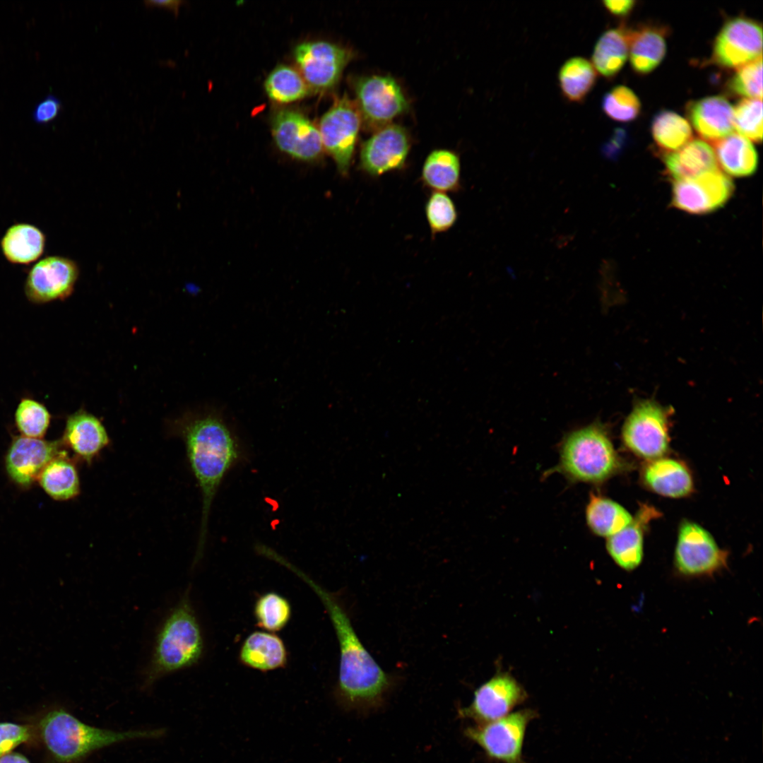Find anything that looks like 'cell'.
<instances>
[{
    "label": "cell",
    "instance_id": "7a4b0ae2",
    "mask_svg": "<svg viewBox=\"0 0 763 763\" xmlns=\"http://www.w3.org/2000/svg\"><path fill=\"white\" fill-rule=\"evenodd\" d=\"M173 430L185 444L187 459L202 497V512L197 563L204 549L213 502L228 473L243 458V449L236 434L220 413H189L174 424Z\"/></svg>",
    "mask_w": 763,
    "mask_h": 763
},
{
    "label": "cell",
    "instance_id": "277c9868",
    "mask_svg": "<svg viewBox=\"0 0 763 763\" xmlns=\"http://www.w3.org/2000/svg\"><path fill=\"white\" fill-rule=\"evenodd\" d=\"M40 731L47 748L59 763H76L117 743L163 734L161 729L117 731L94 727L61 709L50 711L42 718Z\"/></svg>",
    "mask_w": 763,
    "mask_h": 763
},
{
    "label": "cell",
    "instance_id": "1f68e13d",
    "mask_svg": "<svg viewBox=\"0 0 763 763\" xmlns=\"http://www.w3.org/2000/svg\"><path fill=\"white\" fill-rule=\"evenodd\" d=\"M597 74L593 64L586 59L574 57L561 66L558 81L563 96L569 101L581 102L593 88Z\"/></svg>",
    "mask_w": 763,
    "mask_h": 763
},
{
    "label": "cell",
    "instance_id": "7bdbcfd3",
    "mask_svg": "<svg viewBox=\"0 0 763 763\" xmlns=\"http://www.w3.org/2000/svg\"><path fill=\"white\" fill-rule=\"evenodd\" d=\"M636 1L632 0H621V1H603V4L604 7L611 14L623 17L628 15L634 7Z\"/></svg>",
    "mask_w": 763,
    "mask_h": 763
},
{
    "label": "cell",
    "instance_id": "484cf974",
    "mask_svg": "<svg viewBox=\"0 0 763 763\" xmlns=\"http://www.w3.org/2000/svg\"><path fill=\"white\" fill-rule=\"evenodd\" d=\"M45 233L34 225L18 223L10 226L1 239L0 247L5 259L13 264L28 265L44 253Z\"/></svg>",
    "mask_w": 763,
    "mask_h": 763
},
{
    "label": "cell",
    "instance_id": "e575fe53",
    "mask_svg": "<svg viewBox=\"0 0 763 763\" xmlns=\"http://www.w3.org/2000/svg\"><path fill=\"white\" fill-rule=\"evenodd\" d=\"M52 416L41 402L30 397L22 398L16 409L14 420L22 436L42 439L49 427Z\"/></svg>",
    "mask_w": 763,
    "mask_h": 763
},
{
    "label": "cell",
    "instance_id": "4316f807",
    "mask_svg": "<svg viewBox=\"0 0 763 763\" xmlns=\"http://www.w3.org/2000/svg\"><path fill=\"white\" fill-rule=\"evenodd\" d=\"M421 180L425 187L434 191H457L461 188V162L459 155L445 148L432 150L424 161Z\"/></svg>",
    "mask_w": 763,
    "mask_h": 763
},
{
    "label": "cell",
    "instance_id": "f35d334b",
    "mask_svg": "<svg viewBox=\"0 0 763 763\" xmlns=\"http://www.w3.org/2000/svg\"><path fill=\"white\" fill-rule=\"evenodd\" d=\"M425 213L433 235L444 232L456 223L458 213L450 196L444 192L433 191L428 197Z\"/></svg>",
    "mask_w": 763,
    "mask_h": 763
},
{
    "label": "cell",
    "instance_id": "4fadbf2b",
    "mask_svg": "<svg viewBox=\"0 0 763 763\" xmlns=\"http://www.w3.org/2000/svg\"><path fill=\"white\" fill-rule=\"evenodd\" d=\"M78 275V266L73 260L47 256L29 269L24 284L25 295L35 304L63 300L72 294Z\"/></svg>",
    "mask_w": 763,
    "mask_h": 763
},
{
    "label": "cell",
    "instance_id": "7402d4cb",
    "mask_svg": "<svg viewBox=\"0 0 763 763\" xmlns=\"http://www.w3.org/2000/svg\"><path fill=\"white\" fill-rule=\"evenodd\" d=\"M667 33V28L651 24L630 29L629 57L637 73L648 74L661 64L666 53Z\"/></svg>",
    "mask_w": 763,
    "mask_h": 763
},
{
    "label": "cell",
    "instance_id": "8fae6325",
    "mask_svg": "<svg viewBox=\"0 0 763 763\" xmlns=\"http://www.w3.org/2000/svg\"><path fill=\"white\" fill-rule=\"evenodd\" d=\"M353 56L346 47L321 40L302 42L294 50L299 72L309 88L318 90L335 86Z\"/></svg>",
    "mask_w": 763,
    "mask_h": 763
},
{
    "label": "cell",
    "instance_id": "60d3db41",
    "mask_svg": "<svg viewBox=\"0 0 763 763\" xmlns=\"http://www.w3.org/2000/svg\"><path fill=\"white\" fill-rule=\"evenodd\" d=\"M30 736L29 727L13 723H0V757L10 753Z\"/></svg>",
    "mask_w": 763,
    "mask_h": 763
},
{
    "label": "cell",
    "instance_id": "cb8c5ba5",
    "mask_svg": "<svg viewBox=\"0 0 763 763\" xmlns=\"http://www.w3.org/2000/svg\"><path fill=\"white\" fill-rule=\"evenodd\" d=\"M239 659L247 667L266 672L285 667L288 651L283 640L276 634L256 631L244 639Z\"/></svg>",
    "mask_w": 763,
    "mask_h": 763
},
{
    "label": "cell",
    "instance_id": "52a82bcc",
    "mask_svg": "<svg viewBox=\"0 0 763 763\" xmlns=\"http://www.w3.org/2000/svg\"><path fill=\"white\" fill-rule=\"evenodd\" d=\"M622 437L637 456L651 461L661 458L669 444L666 409L650 400L639 401L623 425Z\"/></svg>",
    "mask_w": 763,
    "mask_h": 763
},
{
    "label": "cell",
    "instance_id": "836d02e7",
    "mask_svg": "<svg viewBox=\"0 0 763 763\" xmlns=\"http://www.w3.org/2000/svg\"><path fill=\"white\" fill-rule=\"evenodd\" d=\"M264 87L268 96L279 103L299 100L307 95L309 90L300 73L285 64L278 65L271 71Z\"/></svg>",
    "mask_w": 763,
    "mask_h": 763
},
{
    "label": "cell",
    "instance_id": "b9f144b4",
    "mask_svg": "<svg viewBox=\"0 0 763 763\" xmlns=\"http://www.w3.org/2000/svg\"><path fill=\"white\" fill-rule=\"evenodd\" d=\"M62 107L61 101L49 93L34 107L31 117L35 124L47 125L59 116Z\"/></svg>",
    "mask_w": 763,
    "mask_h": 763
},
{
    "label": "cell",
    "instance_id": "9c48e42d",
    "mask_svg": "<svg viewBox=\"0 0 763 763\" xmlns=\"http://www.w3.org/2000/svg\"><path fill=\"white\" fill-rule=\"evenodd\" d=\"M360 124L356 104L345 94L337 98L320 119L318 129L323 147L342 175L348 174Z\"/></svg>",
    "mask_w": 763,
    "mask_h": 763
},
{
    "label": "cell",
    "instance_id": "4dcf8cb0",
    "mask_svg": "<svg viewBox=\"0 0 763 763\" xmlns=\"http://www.w3.org/2000/svg\"><path fill=\"white\" fill-rule=\"evenodd\" d=\"M588 528L595 535L609 538L628 526L632 515L617 502L591 494L585 511Z\"/></svg>",
    "mask_w": 763,
    "mask_h": 763
},
{
    "label": "cell",
    "instance_id": "8d00e7d4",
    "mask_svg": "<svg viewBox=\"0 0 763 763\" xmlns=\"http://www.w3.org/2000/svg\"><path fill=\"white\" fill-rule=\"evenodd\" d=\"M601 105L606 115L622 122L634 120L641 110L639 97L633 90L625 85L615 86L606 93Z\"/></svg>",
    "mask_w": 763,
    "mask_h": 763
},
{
    "label": "cell",
    "instance_id": "e0dca14e",
    "mask_svg": "<svg viewBox=\"0 0 763 763\" xmlns=\"http://www.w3.org/2000/svg\"><path fill=\"white\" fill-rule=\"evenodd\" d=\"M273 138L278 148L304 161L319 158L323 144L318 127L305 115L290 109L277 111L271 119Z\"/></svg>",
    "mask_w": 763,
    "mask_h": 763
},
{
    "label": "cell",
    "instance_id": "2e32d148",
    "mask_svg": "<svg viewBox=\"0 0 763 763\" xmlns=\"http://www.w3.org/2000/svg\"><path fill=\"white\" fill-rule=\"evenodd\" d=\"M733 191L731 179L718 169L694 178L675 181L672 203L689 213L706 214L722 207Z\"/></svg>",
    "mask_w": 763,
    "mask_h": 763
},
{
    "label": "cell",
    "instance_id": "d4e9b609",
    "mask_svg": "<svg viewBox=\"0 0 763 763\" xmlns=\"http://www.w3.org/2000/svg\"><path fill=\"white\" fill-rule=\"evenodd\" d=\"M643 477L645 483L653 491L665 497H685L693 489V481L688 469L672 459L651 460L645 467Z\"/></svg>",
    "mask_w": 763,
    "mask_h": 763
},
{
    "label": "cell",
    "instance_id": "ba28073f",
    "mask_svg": "<svg viewBox=\"0 0 763 763\" xmlns=\"http://www.w3.org/2000/svg\"><path fill=\"white\" fill-rule=\"evenodd\" d=\"M361 120L370 128H381L406 112L408 102L398 82L390 76L371 75L353 82Z\"/></svg>",
    "mask_w": 763,
    "mask_h": 763
},
{
    "label": "cell",
    "instance_id": "ffe728a7",
    "mask_svg": "<svg viewBox=\"0 0 763 763\" xmlns=\"http://www.w3.org/2000/svg\"><path fill=\"white\" fill-rule=\"evenodd\" d=\"M659 514L654 508L643 505L628 526L608 538L607 550L620 568L632 571L641 564L644 555L645 528L651 519Z\"/></svg>",
    "mask_w": 763,
    "mask_h": 763
},
{
    "label": "cell",
    "instance_id": "74e56055",
    "mask_svg": "<svg viewBox=\"0 0 763 763\" xmlns=\"http://www.w3.org/2000/svg\"><path fill=\"white\" fill-rule=\"evenodd\" d=\"M733 126L749 140L762 139V102L759 99L743 98L733 107Z\"/></svg>",
    "mask_w": 763,
    "mask_h": 763
},
{
    "label": "cell",
    "instance_id": "5bb4252c",
    "mask_svg": "<svg viewBox=\"0 0 763 763\" xmlns=\"http://www.w3.org/2000/svg\"><path fill=\"white\" fill-rule=\"evenodd\" d=\"M410 140L402 126L389 124L378 129L360 147V167L372 177L404 167Z\"/></svg>",
    "mask_w": 763,
    "mask_h": 763
},
{
    "label": "cell",
    "instance_id": "30bf717a",
    "mask_svg": "<svg viewBox=\"0 0 763 763\" xmlns=\"http://www.w3.org/2000/svg\"><path fill=\"white\" fill-rule=\"evenodd\" d=\"M727 559L728 553L706 529L692 521L682 523L674 555L675 566L680 574L711 576L726 566Z\"/></svg>",
    "mask_w": 763,
    "mask_h": 763
},
{
    "label": "cell",
    "instance_id": "7c38bea8",
    "mask_svg": "<svg viewBox=\"0 0 763 763\" xmlns=\"http://www.w3.org/2000/svg\"><path fill=\"white\" fill-rule=\"evenodd\" d=\"M762 25L751 18L735 17L718 32L711 59L723 68L737 69L762 57Z\"/></svg>",
    "mask_w": 763,
    "mask_h": 763
},
{
    "label": "cell",
    "instance_id": "83f0119b",
    "mask_svg": "<svg viewBox=\"0 0 763 763\" xmlns=\"http://www.w3.org/2000/svg\"><path fill=\"white\" fill-rule=\"evenodd\" d=\"M714 143L717 164L728 175L746 177L756 171L757 153L745 136L733 132Z\"/></svg>",
    "mask_w": 763,
    "mask_h": 763
},
{
    "label": "cell",
    "instance_id": "ac0fdd59",
    "mask_svg": "<svg viewBox=\"0 0 763 763\" xmlns=\"http://www.w3.org/2000/svg\"><path fill=\"white\" fill-rule=\"evenodd\" d=\"M63 447L61 440L14 437L5 458L8 475L19 486H30L51 461L67 453Z\"/></svg>",
    "mask_w": 763,
    "mask_h": 763
},
{
    "label": "cell",
    "instance_id": "d590c367",
    "mask_svg": "<svg viewBox=\"0 0 763 763\" xmlns=\"http://www.w3.org/2000/svg\"><path fill=\"white\" fill-rule=\"evenodd\" d=\"M254 615L256 625L270 632L283 629L291 617V606L288 601L274 592L266 593L256 600Z\"/></svg>",
    "mask_w": 763,
    "mask_h": 763
},
{
    "label": "cell",
    "instance_id": "9a60e30c",
    "mask_svg": "<svg viewBox=\"0 0 763 763\" xmlns=\"http://www.w3.org/2000/svg\"><path fill=\"white\" fill-rule=\"evenodd\" d=\"M526 697V691L514 678L507 673L498 674L476 689L471 703L460 708L458 714L477 724L486 723L508 715Z\"/></svg>",
    "mask_w": 763,
    "mask_h": 763
},
{
    "label": "cell",
    "instance_id": "ab89813d",
    "mask_svg": "<svg viewBox=\"0 0 763 763\" xmlns=\"http://www.w3.org/2000/svg\"><path fill=\"white\" fill-rule=\"evenodd\" d=\"M762 57L738 69L729 80L730 93L750 99L762 98Z\"/></svg>",
    "mask_w": 763,
    "mask_h": 763
},
{
    "label": "cell",
    "instance_id": "6da1fadb",
    "mask_svg": "<svg viewBox=\"0 0 763 763\" xmlns=\"http://www.w3.org/2000/svg\"><path fill=\"white\" fill-rule=\"evenodd\" d=\"M279 564L307 584L324 604L339 644L340 664L336 696L345 709L368 712L378 709L395 683L384 671L357 637L339 600L308 575L283 557Z\"/></svg>",
    "mask_w": 763,
    "mask_h": 763
},
{
    "label": "cell",
    "instance_id": "8992f818",
    "mask_svg": "<svg viewBox=\"0 0 763 763\" xmlns=\"http://www.w3.org/2000/svg\"><path fill=\"white\" fill-rule=\"evenodd\" d=\"M538 713L524 709L486 723L468 726L465 736L477 744L492 760L502 763H526L523 745L529 723Z\"/></svg>",
    "mask_w": 763,
    "mask_h": 763
},
{
    "label": "cell",
    "instance_id": "603a6c76",
    "mask_svg": "<svg viewBox=\"0 0 763 763\" xmlns=\"http://www.w3.org/2000/svg\"><path fill=\"white\" fill-rule=\"evenodd\" d=\"M667 173L675 181L698 177L718 170L714 149L701 139H693L664 156Z\"/></svg>",
    "mask_w": 763,
    "mask_h": 763
},
{
    "label": "cell",
    "instance_id": "f6af8a7d",
    "mask_svg": "<svg viewBox=\"0 0 763 763\" xmlns=\"http://www.w3.org/2000/svg\"><path fill=\"white\" fill-rule=\"evenodd\" d=\"M0 763H30V762L20 753L10 752L0 757Z\"/></svg>",
    "mask_w": 763,
    "mask_h": 763
},
{
    "label": "cell",
    "instance_id": "d6986e66",
    "mask_svg": "<svg viewBox=\"0 0 763 763\" xmlns=\"http://www.w3.org/2000/svg\"><path fill=\"white\" fill-rule=\"evenodd\" d=\"M61 442L76 457L90 465L109 445L110 439L102 422L81 408L66 418Z\"/></svg>",
    "mask_w": 763,
    "mask_h": 763
},
{
    "label": "cell",
    "instance_id": "d6a6232c",
    "mask_svg": "<svg viewBox=\"0 0 763 763\" xmlns=\"http://www.w3.org/2000/svg\"><path fill=\"white\" fill-rule=\"evenodd\" d=\"M651 132L656 146L668 153L680 149L692 138V131L688 121L669 110L661 111L654 116Z\"/></svg>",
    "mask_w": 763,
    "mask_h": 763
},
{
    "label": "cell",
    "instance_id": "5b68a950",
    "mask_svg": "<svg viewBox=\"0 0 763 763\" xmlns=\"http://www.w3.org/2000/svg\"><path fill=\"white\" fill-rule=\"evenodd\" d=\"M622 462L604 426L594 422L567 434L560 447L558 472L571 482L599 484L615 475Z\"/></svg>",
    "mask_w": 763,
    "mask_h": 763
},
{
    "label": "cell",
    "instance_id": "ee69618b",
    "mask_svg": "<svg viewBox=\"0 0 763 763\" xmlns=\"http://www.w3.org/2000/svg\"><path fill=\"white\" fill-rule=\"evenodd\" d=\"M184 3L179 0H167V1H145L144 4L147 7H158L163 8L170 10L174 13L175 16H177L179 11V8Z\"/></svg>",
    "mask_w": 763,
    "mask_h": 763
},
{
    "label": "cell",
    "instance_id": "f546056e",
    "mask_svg": "<svg viewBox=\"0 0 763 763\" xmlns=\"http://www.w3.org/2000/svg\"><path fill=\"white\" fill-rule=\"evenodd\" d=\"M37 481L44 491L55 500H69L81 492L76 466L67 453L51 461L40 473Z\"/></svg>",
    "mask_w": 763,
    "mask_h": 763
},
{
    "label": "cell",
    "instance_id": "44dd1931",
    "mask_svg": "<svg viewBox=\"0 0 763 763\" xmlns=\"http://www.w3.org/2000/svg\"><path fill=\"white\" fill-rule=\"evenodd\" d=\"M687 115L696 132L706 141L714 143L733 133V107L723 96L690 102Z\"/></svg>",
    "mask_w": 763,
    "mask_h": 763
},
{
    "label": "cell",
    "instance_id": "3957f363",
    "mask_svg": "<svg viewBox=\"0 0 763 763\" xmlns=\"http://www.w3.org/2000/svg\"><path fill=\"white\" fill-rule=\"evenodd\" d=\"M201 630L187 591L162 624L143 675L148 687L161 678L193 666L202 656Z\"/></svg>",
    "mask_w": 763,
    "mask_h": 763
},
{
    "label": "cell",
    "instance_id": "f1b7e54d",
    "mask_svg": "<svg viewBox=\"0 0 763 763\" xmlns=\"http://www.w3.org/2000/svg\"><path fill=\"white\" fill-rule=\"evenodd\" d=\"M629 28L620 25L605 31L596 42L592 64L603 77H614L626 63L629 56Z\"/></svg>",
    "mask_w": 763,
    "mask_h": 763
}]
</instances>
